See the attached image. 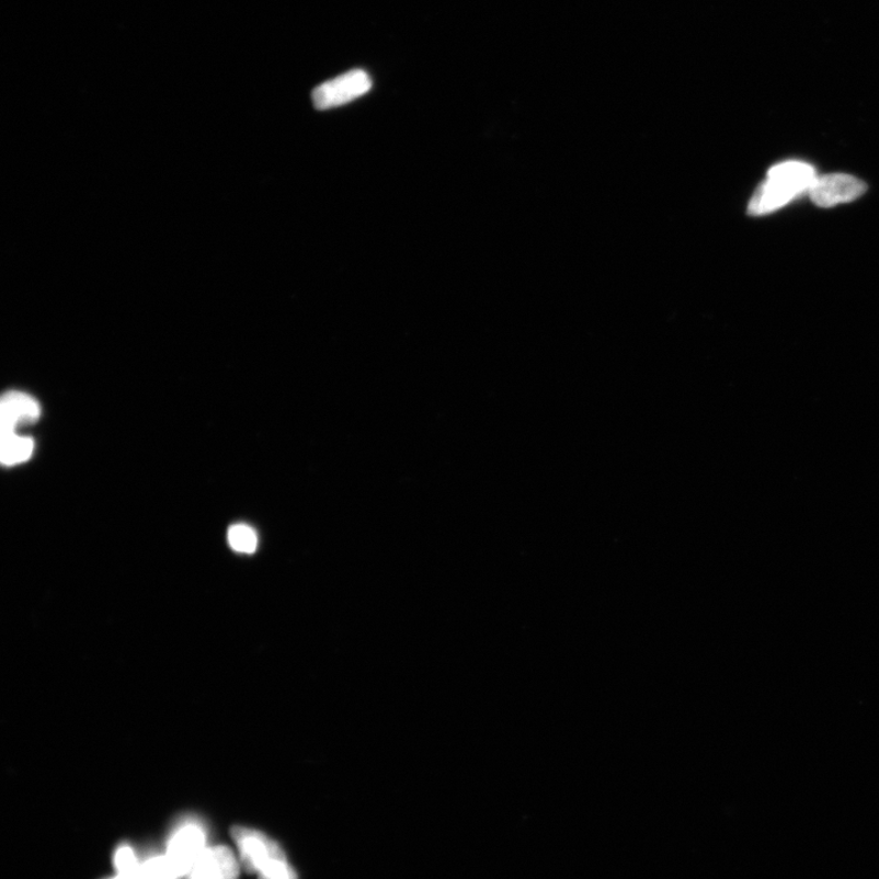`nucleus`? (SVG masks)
<instances>
[{
  "label": "nucleus",
  "mask_w": 879,
  "mask_h": 879,
  "mask_svg": "<svg viewBox=\"0 0 879 879\" xmlns=\"http://www.w3.org/2000/svg\"><path fill=\"white\" fill-rule=\"evenodd\" d=\"M817 179L813 167L798 160L772 167L766 181L749 203L750 216H766L787 206L803 192H809Z\"/></svg>",
  "instance_id": "nucleus-1"
},
{
  "label": "nucleus",
  "mask_w": 879,
  "mask_h": 879,
  "mask_svg": "<svg viewBox=\"0 0 879 879\" xmlns=\"http://www.w3.org/2000/svg\"><path fill=\"white\" fill-rule=\"evenodd\" d=\"M232 840L239 849L241 866L259 879H298L295 868L275 841L264 833L236 825Z\"/></svg>",
  "instance_id": "nucleus-2"
},
{
  "label": "nucleus",
  "mask_w": 879,
  "mask_h": 879,
  "mask_svg": "<svg viewBox=\"0 0 879 879\" xmlns=\"http://www.w3.org/2000/svg\"><path fill=\"white\" fill-rule=\"evenodd\" d=\"M207 849V835L203 825L187 820L178 825L167 846V857L180 878L186 876L198 857Z\"/></svg>",
  "instance_id": "nucleus-3"
},
{
  "label": "nucleus",
  "mask_w": 879,
  "mask_h": 879,
  "mask_svg": "<svg viewBox=\"0 0 879 879\" xmlns=\"http://www.w3.org/2000/svg\"><path fill=\"white\" fill-rule=\"evenodd\" d=\"M372 79L367 71L352 70L336 79L321 83L312 93L317 110L324 111L345 105L372 90Z\"/></svg>",
  "instance_id": "nucleus-4"
},
{
  "label": "nucleus",
  "mask_w": 879,
  "mask_h": 879,
  "mask_svg": "<svg viewBox=\"0 0 879 879\" xmlns=\"http://www.w3.org/2000/svg\"><path fill=\"white\" fill-rule=\"evenodd\" d=\"M866 190L865 182L859 179L832 174L814 180L809 193L814 205L830 208L861 197Z\"/></svg>",
  "instance_id": "nucleus-5"
},
{
  "label": "nucleus",
  "mask_w": 879,
  "mask_h": 879,
  "mask_svg": "<svg viewBox=\"0 0 879 879\" xmlns=\"http://www.w3.org/2000/svg\"><path fill=\"white\" fill-rule=\"evenodd\" d=\"M241 863L228 846H207L186 879H239Z\"/></svg>",
  "instance_id": "nucleus-6"
},
{
  "label": "nucleus",
  "mask_w": 879,
  "mask_h": 879,
  "mask_svg": "<svg viewBox=\"0 0 879 879\" xmlns=\"http://www.w3.org/2000/svg\"><path fill=\"white\" fill-rule=\"evenodd\" d=\"M39 415V403L32 396L20 391L7 392L0 402V434L15 433L19 425L34 423Z\"/></svg>",
  "instance_id": "nucleus-7"
},
{
  "label": "nucleus",
  "mask_w": 879,
  "mask_h": 879,
  "mask_svg": "<svg viewBox=\"0 0 879 879\" xmlns=\"http://www.w3.org/2000/svg\"><path fill=\"white\" fill-rule=\"evenodd\" d=\"M0 459L4 466H16L25 463L34 454V440L27 436H20L15 433L0 434Z\"/></svg>",
  "instance_id": "nucleus-8"
},
{
  "label": "nucleus",
  "mask_w": 879,
  "mask_h": 879,
  "mask_svg": "<svg viewBox=\"0 0 879 879\" xmlns=\"http://www.w3.org/2000/svg\"><path fill=\"white\" fill-rule=\"evenodd\" d=\"M231 549L240 553H253L259 546V536L248 524H235L229 529Z\"/></svg>",
  "instance_id": "nucleus-9"
},
{
  "label": "nucleus",
  "mask_w": 879,
  "mask_h": 879,
  "mask_svg": "<svg viewBox=\"0 0 879 879\" xmlns=\"http://www.w3.org/2000/svg\"><path fill=\"white\" fill-rule=\"evenodd\" d=\"M142 879H180L167 855L151 857L141 865Z\"/></svg>",
  "instance_id": "nucleus-10"
},
{
  "label": "nucleus",
  "mask_w": 879,
  "mask_h": 879,
  "mask_svg": "<svg viewBox=\"0 0 879 879\" xmlns=\"http://www.w3.org/2000/svg\"><path fill=\"white\" fill-rule=\"evenodd\" d=\"M141 865L130 845H122L114 854L115 870L119 875L139 876Z\"/></svg>",
  "instance_id": "nucleus-11"
},
{
  "label": "nucleus",
  "mask_w": 879,
  "mask_h": 879,
  "mask_svg": "<svg viewBox=\"0 0 879 879\" xmlns=\"http://www.w3.org/2000/svg\"><path fill=\"white\" fill-rule=\"evenodd\" d=\"M111 879H142L141 875L139 876H127V875H119L117 874L114 878Z\"/></svg>",
  "instance_id": "nucleus-12"
}]
</instances>
